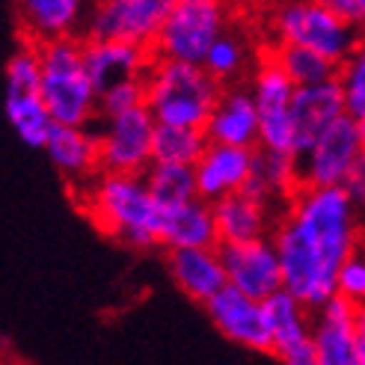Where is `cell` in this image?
Wrapping results in <instances>:
<instances>
[{
    "label": "cell",
    "mask_w": 365,
    "mask_h": 365,
    "mask_svg": "<svg viewBox=\"0 0 365 365\" xmlns=\"http://www.w3.org/2000/svg\"><path fill=\"white\" fill-rule=\"evenodd\" d=\"M282 291L318 312L339 294V270L362 244V214L344 187H300L270 235Z\"/></svg>",
    "instance_id": "cell-1"
},
{
    "label": "cell",
    "mask_w": 365,
    "mask_h": 365,
    "mask_svg": "<svg viewBox=\"0 0 365 365\" xmlns=\"http://www.w3.org/2000/svg\"><path fill=\"white\" fill-rule=\"evenodd\" d=\"M83 205L98 229L113 235L125 247H152L160 235V208L143 175L101 173L83 187Z\"/></svg>",
    "instance_id": "cell-2"
},
{
    "label": "cell",
    "mask_w": 365,
    "mask_h": 365,
    "mask_svg": "<svg viewBox=\"0 0 365 365\" xmlns=\"http://www.w3.org/2000/svg\"><path fill=\"white\" fill-rule=\"evenodd\" d=\"M223 86L202 66L155 60L145 75V107L158 125L205 131Z\"/></svg>",
    "instance_id": "cell-3"
},
{
    "label": "cell",
    "mask_w": 365,
    "mask_h": 365,
    "mask_svg": "<svg viewBox=\"0 0 365 365\" xmlns=\"http://www.w3.org/2000/svg\"><path fill=\"white\" fill-rule=\"evenodd\" d=\"M42 60V86L53 125L66 128H89L98 119V93L89 83L83 66V42L60 39L51 45H39Z\"/></svg>",
    "instance_id": "cell-4"
},
{
    "label": "cell",
    "mask_w": 365,
    "mask_h": 365,
    "mask_svg": "<svg viewBox=\"0 0 365 365\" xmlns=\"http://www.w3.org/2000/svg\"><path fill=\"white\" fill-rule=\"evenodd\" d=\"M270 33L273 45L312 51L339 68L351 60L362 36L330 4H285L270 15Z\"/></svg>",
    "instance_id": "cell-5"
},
{
    "label": "cell",
    "mask_w": 365,
    "mask_h": 365,
    "mask_svg": "<svg viewBox=\"0 0 365 365\" xmlns=\"http://www.w3.org/2000/svg\"><path fill=\"white\" fill-rule=\"evenodd\" d=\"M229 30V12L217 0H173L158 42L155 60L202 66L214 42Z\"/></svg>",
    "instance_id": "cell-6"
},
{
    "label": "cell",
    "mask_w": 365,
    "mask_h": 365,
    "mask_svg": "<svg viewBox=\"0 0 365 365\" xmlns=\"http://www.w3.org/2000/svg\"><path fill=\"white\" fill-rule=\"evenodd\" d=\"M250 96L259 110V149L297 158V131L294 116H291L297 86L285 78V71L267 53L250 78Z\"/></svg>",
    "instance_id": "cell-7"
},
{
    "label": "cell",
    "mask_w": 365,
    "mask_h": 365,
    "mask_svg": "<svg viewBox=\"0 0 365 365\" xmlns=\"http://www.w3.org/2000/svg\"><path fill=\"white\" fill-rule=\"evenodd\" d=\"M155 131L158 122L149 107H137L122 116L104 119L98 131L101 173L145 175L155 163Z\"/></svg>",
    "instance_id": "cell-8"
},
{
    "label": "cell",
    "mask_w": 365,
    "mask_h": 365,
    "mask_svg": "<svg viewBox=\"0 0 365 365\" xmlns=\"http://www.w3.org/2000/svg\"><path fill=\"white\" fill-rule=\"evenodd\" d=\"M173 0H104L86 18V42H128L155 48Z\"/></svg>",
    "instance_id": "cell-9"
},
{
    "label": "cell",
    "mask_w": 365,
    "mask_h": 365,
    "mask_svg": "<svg viewBox=\"0 0 365 365\" xmlns=\"http://www.w3.org/2000/svg\"><path fill=\"white\" fill-rule=\"evenodd\" d=\"M365 152V137L359 125L344 116L330 131H324L321 140L309 149L303 158H297L300 167V185L303 187H344L354 163Z\"/></svg>",
    "instance_id": "cell-10"
},
{
    "label": "cell",
    "mask_w": 365,
    "mask_h": 365,
    "mask_svg": "<svg viewBox=\"0 0 365 365\" xmlns=\"http://www.w3.org/2000/svg\"><path fill=\"white\" fill-rule=\"evenodd\" d=\"M220 259L229 288L241 291V294L264 303L277 291H282V267L270 238L220 247Z\"/></svg>",
    "instance_id": "cell-11"
},
{
    "label": "cell",
    "mask_w": 365,
    "mask_h": 365,
    "mask_svg": "<svg viewBox=\"0 0 365 365\" xmlns=\"http://www.w3.org/2000/svg\"><path fill=\"white\" fill-rule=\"evenodd\" d=\"M205 312L211 324L220 330L229 341L241 344L247 351L255 354H273V341L267 333V321H264V309L259 300H252L235 288H223L220 294H214L205 303Z\"/></svg>",
    "instance_id": "cell-12"
},
{
    "label": "cell",
    "mask_w": 365,
    "mask_h": 365,
    "mask_svg": "<svg viewBox=\"0 0 365 365\" xmlns=\"http://www.w3.org/2000/svg\"><path fill=\"white\" fill-rule=\"evenodd\" d=\"M356 336V306L341 300L339 294L318 312H312V341L318 365H359Z\"/></svg>",
    "instance_id": "cell-13"
},
{
    "label": "cell",
    "mask_w": 365,
    "mask_h": 365,
    "mask_svg": "<svg viewBox=\"0 0 365 365\" xmlns=\"http://www.w3.org/2000/svg\"><path fill=\"white\" fill-rule=\"evenodd\" d=\"M291 116H294V131H297V158H303L321 140L324 131H330L339 119L348 116L339 78L297 89L294 104H291Z\"/></svg>",
    "instance_id": "cell-14"
},
{
    "label": "cell",
    "mask_w": 365,
    "mask_h": 365,
    "mask_svg": "<svg viewBox=\"0 0 365 365\" xmlns=\"http://www.w3.org/2000/svg\"><path fill=\"white\" fill-rule=\"evenodd\" d=\"M152 63L155 53L149 48H137L128 42H83V66L98 98L122 81L145 78Z\"/></svg>",
    "instance_id": "cell-15"
},
{
    "label": "cell",
    "mask_w": 365,
    "mask_h": 365,
    "mask_svg": "<svg viewBox=\"0 0 365 365\" xmlns=\"http://www.w3.org/2000/svg\"><path fill=\"white\" fill-rule=\"evenodd\" d=\"M205 137L211 145L259 149V110H255L250 86L223 89V96L205 125Z\"/></svg>",
    "instance_id": "cell-16"
},
{
    "label": "cell",
    "mask_w": 365,
    "mask_h": 365,
    "mask_svg": "<svg viewBox=\"0 0 365 365\" xmlns=\"http://www.w3.org/2000/svg\"><path fill=\"white\" fill-rule=\"evenodd\" d=\"M255 149H232V145H208L205 155L193 167L196 193L205 202H220L226 196L244 193Z\"/></svg>",
    "instance_id": "cell-17"
},
{
    "label": "cell",
    "mask_w": 365,
    "mask_h": 365,
    "mask_svg": "<svg viewBox=\"0 0 365 365\" xmlns=\"http://www.w3.org/2000/svg\"><path fill=\"white\" fill-rule=\"evenodd\" d=\"M158 244L173 250H217V223L214 208L205 199H190L185 205L160 211V235Z\"/></svg>",
    "instance_id": "cell-18"
},
{
    "label": "cell",
    "mask_w": 365,
    "mask_h": 365,
    "mask_svg": "<svg viewBox=\"0 0 365 365\" xmlns=\"http://www.w3.org/2000/svg\"><path fill=\"white\" fill-rule=\"evenodd\" d=\"M45 152L51 163L57 167L66 178L71 181H83L89 187L93 181L101 175V158H98V134L89 128H66V125H53Z\"/></svg>",
    "instance_id": "cell-19"
},
{
    "label": "cell",
    "mask_w": 365,
    "mask_h": 365,
    "mask_svg": "<svg viewBox=\"0 0 365 365\" xmlns=\"http://www.w3.org/2000/svg\"><path fill=\"white\" fill-rule=\"evenodd\" d=\"M167 264H170L173 282L190 300L202 306L229 285L223 259H220V247L217 250H173L167 255Z\"/></svg>",
    "instance_id": "cell-20"
},
{
    "label": "cell",
    "mask_w": 365,
    "mask_h": 365,
    "mask_svg": "<svg viewBox=\"0 0 365 365\" xmlns=\"http://www.w3.org/2000/svg\"><path fill=\"white\" fill-rule=\"evenodd\" d=\"M18 18H21L27 39H33L39 48L60 39H75L71 33L83 18V4L81 0H24Z\"/></svg>",
    "instance_id": "cell-21"
},
{
    "label": "cell",
    "mask_w": 365,
    "mask_h": 365,
    "mask_svg": "<svg viewBox=\"0 0 365 365\" xmlns=\"http://www.w3.org/2000/svg\"><path fill=\"white\" fill-rule=\"evenodd\" d=\"M300 167L297 158L277 155L267 149H255L252 152V170L244 193L252 196L255 202H277V199H291L300 190Z\"/></svg>",
    "instance_id": "cell-22"
},
{
    "label": "cell",
    "mask_w": 365,
    "mask_h": 365,
    "mask_svg": "<svg viewBox=\"0 0 365 365\" xmlns=\"http://www.w3.org/2000/svg\"><path fill=\"white\" fill-rule=\"evenodd\" d=\"M214 223H217V238H220V247L229 244H250L267 238V223L270 214L267 205L255 202L247 193H235L226 196L220 202H214Z\"/></svg>",
    "instance_id": "cell-23"
},
{
    "label": "cell",
    "mask_w": 365,
    "mask_h": 365,
    "mask_svg": "<svg viewBox=\"0 0 365 365\" xmlns=\"http://www.w3.org/2000/svg\"><path fill=\"white\" fill-rule=\"evenodd\" d=\"M262 309L277 356L312 339V312L297 297H291L288 291H277L262 303Z\"/></svg>",
    "instance_id": "cell-24"
},
{
    "label": "cell",
    "mask_w": 365,
    "mask_h": 365,
    "mask_svg": "<svg viewBox=\"0 0 365 365\" xmlns=\"http://www.w3.org/2000/svg\"><path fill=\"white\" fill-rule=\"evenodd\" d=\"M4 110H6V119L12 125V131L18 134V140L30 145V149H45L53 119H51V110L39 93H6Z\"/></svg>",
    "instance_id": "cell-25"
},
{
    "label": "cell",
    "mask_w": 365,
    "mask_h": 365,
    "mask_svg": "<svg viewBox=\"0 0 365 365\" xmlns=\"http://www.w3.org/2000/svg\"><path fill=\"white\" fill-rule=\"evenodd\" d=\"M267 57L285 71V78L297 89L318 86V83H327V81L339 78V66L327 63L324 57H318V53H312V51L294 48V45H270Z\"/></svg>",
    "instance_id": "cell-26"
},
{
    "label": "cell",
    "mask_w": 365,
    "mask_h": 365,
    "mask_svg": "<svg viewBox=\"0 0 365 365\" xmlns=\"http://www.w3.org/2000/svg\"><path fill=\"white\" fill-rule=\"evenodd\" d=\"M250 63H252V48H250L247 33L229 27L220 39L214 42V48L208 51L202 68L223 86V83L238 81L244 71L250 68Z\"/></svg>",
    "instance_id": "cell-27"
},
{
    "label": "cell",
    "mask_w": 365,
    "mask_h": 365,
    "mask_svg": "<svg viewBox=\"0 0 365 365\" xmlns=\"http://www.w3.org/2000/svg\"><path fill=\"white\" fill-rule=\"evenodd\" d=\"M149 193L160 211L185 205L190 199H199L196 193V173L193 167H170V163H152L149 173L143 175Z\"/></svg>",
    "instance_id": "cell-28"
},
{
    "label": "cell",
    "mask_w": 365,
    "mask_h": 365,
    "mask_svg": "<svg viewBox=\"0 0 365 365\" xmlns=\"http://www.w3.org/2000/svg\"><path fill=\"white\" fill-rule=\"evenodd\" d=\"M208 145L211 143H208L205 131H185V128L158 125V131H155V163L196 167Z\"/></svg>",
    "instance_id": "cell-29"
},
{
    "label": "cell",
    "mask_w": 365,
    "mask_h": 365,
    "mask_svg": "<svg viewBox=\"0 0 365 365\" xmlns=\"http://www.w3.org/2000/svg\"><path fill=\"white\" fill-rule=\"evenodd\" d=\"M339 83L344 93V110L362 125L365 122V33L359 36V45L351 53V60L339 68Z\"/></svg>",
    "instance_id": "cell-30"
},
{
    "label": "cell",
    "mask_w": 365,
    "mask_h": 365,
    "mask_svg": "<svg viewBox=\"0 0 365 365\" xmlns=\"http://www.w3.org/2000/svg\"><path fill=\"white\" fill-rule=\"evenodd\" d=\"M42 86V60L36 45H21L6 60V93H39Z\"/></svg>",
    "instance_id": "cell-31"
},
{
    "label": "cell",
    "mask_w": 365,
    "mask_h": 365,
    "mask_svg": "<svg viewBox=\"0 0 365 365\" xmlns=\"http://www.w3.org/2000/svg\"><path fill=\"white\" fill-rule=\"evenodd\" d=\"M137 107H145V78L122 81L107 89L98 98V116L110 119V116H122L128 110H137Z\"/></svg>",
    "instance_id": "cell-32"
},
{
    "label": "cell",
    "mask_w": 365,
    "mask_h": 365,
    "mask_svg": "<svg viewBox=\"0 0 365 365\" xmlns=\"http://www.w3.org/2000/svg\"><path fill=\"white\" fill-rule=\"evenodd\" d=\"M339 297L356 309L365 303V244H359L339 270Z\"/></svg>",
    "instance_id": "cell-33"
},
{
    "label": "cell",
    "mask_w": 365,
    "mask_h": 365,
    "mask_svg": "<svg viewBox=\"0 0 365 365\" xmlns=\"http://www.w3.org/2000/svg\"><path fill=\"white\" fill-rule=\"evenodd\" d=\"M344 193L351 196V202L356 205V211L365 217V152L359 155V160L354 163L348 181H344Z\"/></svg>",
    "instance_id": "cell-34"
},
{
    "label": "cell",
    "mask_w": 365,
    "mask_h": 365,
    "mask_svg": "<svg viewBox=\"0 0 365 365\" xmlns=\"http://www.w3.org/2000/svg\"><path fill=\"white\" fill-rule=\"evenodd\" d=\"M330 6H333L351 27H356L359 33H365V0H330Z\"/></svg>",
    "instance_id": "cell-35"
},
{
    "label": "cell",
    "mask_w": 365,
    "mask_h": 365,
    "mask_svg": "<svg viewBox=\"0 0 365 365\" xmlns=\"http://www.w3.org/2000/svg\"><path fill=\"white\" fill-rule=\"evenodd\" d=\"M282 365H318V354H315V341L309 339L303 344H297V348H291L285 354H279Z\"/></svg>",
    "instance_id": "cell-36"
},
{
    "label": "cell",
    "mask_w": 365,
    "mask_h": 365,
    "mask_svg": "<svg viewBox=\"0 0 365 365\" xmlns=\"http://www.w3.org/2000/svg\"><path fill=\"white\" fill-rule=\"evenodd\" d=\"M356 354H359V365H365V330H359L356 336Z\"/></svg>",
    "instance_id": "cell-37"
},
{
    "label": "cell",
    "mask_w": 365,
    "mask_h": 365,
    "mask_svg": "<svg viewBox=\"0 0 365 365\" xmlns=\"http://www.w3.org/2000/svg\"><path fill=\"white\" fill-rule=\"evenodd\" d=\"M356 324H359V330H365V303L356 309Z\"/></svg>",
    "instance_id": "cell-38"
}]
</instances>
